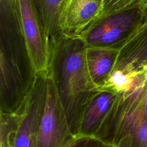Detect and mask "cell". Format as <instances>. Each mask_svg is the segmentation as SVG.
<instances>
[{
  "label": "cell",
  "mask_w": 147,
  "mask_h": 147,
  "mask_svg": "<svg viewBox=\"0 0 147 147\" xmlns=\"http://www.w3.org/2000/svg\"><path fill=\"white\" fill-rule=\"evenodd\" d=\"M36 76L14 0H0V112L16 113Z\"/></svg>",
  "instance_id": "6da1fadb"
},
{
  "label": "cell",
  "mask_w": 147,
  "mask_h": 147,
  "mask_svg": "<svg viewBox=\"0 0 147 147\" xmlns=\"http://www.w3.org/2000/svg\"><path fill=\"white\" fill-rule=\"evenodd\" d=\"M86 48L78 36L63 34L50 41L48 71L75 137L78 134L85 106L97 90L88 72Z\"/></svg>",
  "instance_id": "7a4b0ae2"
},
{
  "label": "cell",
  "mask_w": 147,
  "mask_h": 147,
  "mask_svg": "<svg viewBox=\"0 0 147 147\" xmlns=\"http://www.w3.org/2000/svg\"><path fill=\"white\" fill-rule=\"evenodd\" d=\"M131 91L116 95L95 137L114 147H147L145 81Z\"/></svg>",
  "instance_id": "3957f363"
},
{
  "label": "cell",
  "mask_w": 147,
  "mask_h": 147,
  "mask_svg": "<svg viewBox=\"0 0 147 147\" xmlns=\"http://www.w3.org/2000/svg\"><path fill=\"white\" fill-rule=\"evenodd\" d=\"M48 72L36 74L33 86L19 109L0 112V147H36L47 92Z\"/></svg>",
  "instance_id": "277c9868"
},
{
  "label": "cell",
  "mask_w": 147,
  "mask_h": 147,
  "mask_svg": "<svg viewBox=\"0 0 147 147\" xmlns=\"http://www.w3.org/2000/svg\"><path fill=\"white\" fill-rule=\"evenodd\" d=\"M147 17L140 9L101 16L79 35L86 47L119 49Z\"/></svg>",
  "instance_id": "5b68a950"
},
{
  "label": "cell",
  "mask_w": 147,
  "mask_h": 147,
  "mask_svg": "<svg viewBox=\"0 0 147 147\" xmlns=\"http://www.w3.org/2000/svg\"><path fill=\"white\" fill-rule=\"evenodd\" d=\"M48 73L46 101L38 127L36 147H66L76 137L69 127L55 84Z\"/></svg>",
  "instance_id": "8992f818"
},
{
  "label": "cell",
  "mask_w": 147,
  "mask_h": 147,
  "mask_svg": "<svg viewBox=\"0 0 147 147\" xmlns=\"http://www.w3.org/2000/svg\"><path fill=\"white\" fill-rule=\"evenodd\" d=\"M20 24L36 74L48 72L50 41L33 0H14Z\"/></svg>",
  "instance_id": "52a82bcc"
},
{
  "label": "cell",
  "mask_w": 147,
  "mask_h": 147,
  "mask_svg": "<svg viewBox=\"0 0 147 147\" xmlns=\"http://www.w3.org/2000/svg\"><path fill=\"white\" fill-rule=\"evenodd\" d=\"M118 49L113 69L132 71L147 66V17Z\"/></svg>",
  "instance_id": "ba28073f"
},
{
  "label": "cell",
  "mask_w": 147,
  "mask_h": 147,
  "mask_svg": "<svg viewBox=\"0 0 147 147\" xmlns=\"http://www.w3.org/2000/svg\"><path fill=\"white\" fill-rule=\"evenodd\" d=\"M103 0H69L65 11L63 33L79 36L101 14Z\"/></svg>",
  "instance_id": "9c48e42d"
},
{
  "label": "cell",
  "mask_w": 147,
  "mask_h": 147,
  "mask_svg": "<svg viewBox=\"0 0 147 147\" xmlns=\"http://www.w3.org/2000/svg\"><path fill=\"white\" fill-rule=\"evenodd\" d=\"M115 98V94L106 90H96L91 95L82 115L78 136H95Z\"/></svg>",
  "instance_id": "30bf717a"
},
{
  "label": "cell",
  "mask_w": 147,
  "mask_h": 147,
  "mask_svg": "<svg viewBox=\"0 0 147 147\" xmlns=\"http://www.w3.org/2000/svg\"><path fill=\"white\" fill-rule=\"evenodd\" d=\"M119 49L106 47H86V59L91 79L98 90L101 88L113 69Z\"/></svg>",
  "instance_id": "8fae6325"
},
{
  "label": "cell",
  "mask_w": 147,
  "mask_h": 147,
  "mask_svg": "<svg viewBox=\"0 0 147 147\" xmlns=\"http://www.w3.org/2000/svg\"><path fill=\"white\" fill-rule=\"evenodd\" d=\"M42 18L49 41L64 34L63 22L69 0H33Z\"/></svg>",
  "instance_id": "7c38bea8"
},
{
  "label": "cell",
  "mask_w": 147,
  "mask_h": 147,
  "mask_svg": "<svg viewBox=\"0 0 147 147\" xmlns=\"http://www.w3.org/2000/svg\"><path fill=\"white\" fill-rule=\"evenodd\" d=\"M136 9L147 11V0H103V9L100 16Z\"/></svg>",
  "instance_id": "4fadbf2b"
},
{
  "label": "cell",
  "mask_w": 147,
  "mask_h": 147,
  "mask_svg": "<svg viewBox=\"0 0 147 147\" xmlns=\"http://www.w3.org/2000/svg\"><path fill=\"white\" fill-rule=\"evenodd\" d=\"M66 147H114L95 137L78 136Z\"/></svg>",
  "instance_id": "5bb4252c"
}]
</instances>
